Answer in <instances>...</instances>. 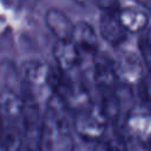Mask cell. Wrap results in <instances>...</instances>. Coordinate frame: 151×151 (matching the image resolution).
<instances>
[{"instance_id": "30bf717a", "label": "cell", "mask_w": 151, "mask_h": 151, "mask_svg": "<svg viewBox=\"0 0 151 151\" xmlns=\"http://www.w3.org/2000/svg\"><path fill=\"white\" fill-rule=\"evenodd\" d=\"M118 17L124 28L130 34H140L150 27V17L143 8L137 7H120Z\"/></svg>"}, {"instance_id": "8992f818", "label": "cell", "mask_w": 151, "mask_h": 151, "mask_svg": "<svg viewBox=\"0 0 151 151\" xmlns=\"http://www.w3.org/2000/svg\"><path fill=\"white\" fill-rule=\"evenodd\" d=\"M91 77L93 83L101 91L117 87L119 81L116 73V60L97 52L92 55Z\"/></svg>"}, {"instance_id": "5bb4252c", "label": "cell", "mask_w": 151, "mask_h": 151, "mask_svg": "<svg viewBox=\"0 0 151 151\" xmlns=\"http://www.w3.org/2000/svg\"><path fill=\"white\" fill-rule=\"evenodd\" d=\"M140 88V96L143 98V103L151 109V74L149 78H145L144 81L138 86Z\"/></svg>"}, {"instance_id": "52a82bcc", "label": "cell", "mask_w": 151, "mask_h": 151, "mask_svg": "<svg viewBox=\"0 0 151 151\" xmlns=\"http://www.w3.org/2000/svg\"><path fill=\"white\" fill-rule=\"evenodd\" d=\"M99 35L111 46L118 47L127 39V31L122 25L118 11H103L99 17Z\"/></svg>"}, {"instance_id": "ba28073f", "label": "cell", "mask_w": 151, "mask_h": 151, "mask_svg": "<svg viewBox=\"0 0 151 151\" xmlns=\"http://www.w3.org/2000/svg\"><path fill=\"white\" fill-rule=\"evenodd\" d=\"M81 51L72 40H57L53 46V58L60 71L68 73L81 61Z\"/></svg>"}, {"instance_id": "44dd1931", "label": "cell", "mask_w": 151, "mask_h": 151, "mask_svg": "<svg viewBox=\"0 0 151 151\" xmlns=\"http://www.w3.org/2000/svg\"><path fill=\"white\" fill-rule=\"evenodd\" d=\"M0 151H7L4 142H2V138H1V134H0Z\"/></svg>"}, {"instance_id": "9c48e42d", "label": "cell", "mask_w": 151, "mask_h": 151, "mask_svg": "<svg viewBox=\"0 0 151 151\" xmlns=\"http://www.w3.org/2000/svg\"><path fill=\"white\" fill-rule=\"evenodd\" d=\"M45 22L57 40H72L76 24L61 9L48 8L45 13Z\"/></svg>"}, {"instance_id": "5b68a950", "label": "cell", "mask_w": 151, "mask_h": 151, "mask_svg": "<svg viewBox=\"0 0 151 151\" xmlns=\"http://www.w3.org/2000/svg\"><path fill=\"white\" fill-rule=\"evenodd\" d=\"M123 126L129 138L144 143L151 138V109L144 103L132 105L125 114Z\"/></svg>"}, {"instance_id": "6da1fadb", "label": "cell", "mask_w": 151, "mask_h": 151, "mask_svg": "<svg viewBox=\"0 0 151 151\" xmlns=\"http://www.w3.org/2000/svg\"><path fill=\"white\" fill-rule=\"evenodd\" d=\"M65 107L64 100L58 94H53L46 103L42 118V146L45 151H66L73 146Z\"/></svg>"}, {"instance_id": "4fadbf2b", "label": "cell", "mask_w": 151, "mask_h": 151, "mask_svg": "<svg viewBox=\"0 0 151 151\" xmlns=\"http://www.w3.org/2000/svg\"><path fill=\"white\" fill-rule=\"evenodd\" d=\"M20 151H45L42 146V136L38 132L24 133Z\"/></svg>"}, {"instance_id": "ac0fdd59", "label": "cell", "mask_w": 151, "mask_h": 151, "mask_svg": "<svg viewBox=\"0 0 151 151\" xmlns=\"http://www.w3.org/2000/svg\"><path fill=\"white\" fill-rule=\"evenodd\" d=\"M140 8L145 9L147 13H151V0H133Z\"/></svg>"}, {"instance_id": "9a60e30c", "label": "cell", "mask_w": 151, "mask_h": 151, "mask_svg": "<svg viewBox=\"0 0 151 151\" xmlns=\"http://www.w3.org/2000/svg\"><path fill=\"white\" fill-rule=\"evenodd\" d=\"M93 5L103 11H119L120 0H94Z\"/></svg>"}, {"instance_id": "d6986e66", "label": "cell", "mask_w": 151, "mask_h": 151, "mask_svg": "<svg viewBox=\"0 0 151 151\" xmlns=\"http://www.w3.org/2000/svg\"><path fill=\"white\" fill-rule=\"evenodd\" d=\"M74 2H77L79 6H83V7H86V6H90V5H93V1L94 0H73Z\"/></svg>"}, {"instance_id": "7a4b0ae2", "label": "cell", "mask_w": 151, "mask_h": 151, "mask_svg": "<svg viewBox=\"0 0 151 151\" xmlns=\"http://www.w3.org/2000/svg\"><path fill=\"white\" fill-rule=\"evenodd\" d=\"M20 76L28 88V94L37 101L45 100L47 103L54 94L57 71L48 64L40 60H28L22 64Z\"/></svg>"}, {"instance_id": "e0dca14e", "label": "cell", "mask_w": 151, "mask_h": 151, "mask_svg": "<svg viewBox=\"0 0 151 151\" xmlns=\"http://www.w3.org/2000/svg\"><path fill=\"white\" fill-rule=\"evenodd\" d=\"M94 151H112L109 139H100L94 143Z\"/></svg>"}, {"instance_id": "3957f363", "label": "cell", "mask_w": 151, "mask_h": 151, "mask_svg": "<svg viewBox=\"0 0 151 151\" xmlns=\"http://www.w3.org/2000/svg\"><path fill=\"white\" fill-rule=\"evenodd\" d=\"M116 60V73L119 84L138 87L146 78V66L139 51H123Z\"/></svg>"}, {"instance_id": "2e32d148", "label": "cell", "mask_w": 151, "mask_h": 151, "mask_svg": "<svg viewBox=\"0 0 151 151\" xmlns=\"http://www.w3.org/2000/svg\"><path fill=\"white\" fill-rule=\"evenodd\" d=\"M70 151H94V143L86 142V140H80L77 144H73L72 149Z\"/></svg>"}, {"instance_id": "277c9868", "label": "cell", "mask_w": 151, "mask_h": 151, "mask_svg": "<svg viewBox=\"0 0 151 151\" xmlns=\"http://www.w3.org/2000/svg\"><path fill=\"white\" fill-rule=\"evenodd\" d=\"M109 124L110 122L101 112L99 106L93 105L92 107L78 113L74 122V127L80 139L96 143L103 139Z\"/></svg>"}, {"instance_id": "8fae6325", "label": "cell", "mask_w": 151, "mask_h": 151, "mask_svg": "<svg viewBox=\"0 0 151 151\" xmlns=\"http://www.w3.org/2000/svg\"><path fill=\"white\" fill-rule=\"evenodd\" d=\"M72 41L83 53L94 55L98 52L99 38L94 27L87 21H78L74 25Z\"/></svg>"}, {"instance_id": "ffe728a7", "label": "cell", "mask_w": 151, "mask_h": 151, "mask_svg": "<svg viewBox=\"0 0 151 151\" xmlns=\"http://www.w3.org/2000/svg\"><path fill=\"white\" fill-rule=\"evenodd\" d=\"M140 145L144 147V150H145V151H151V138H149L147 140H145V142H144V143H142Z\"/></svg>"}, {"instance_id": "7c38bea8", "label": "cell", "mask_w": 151, "mask_h": 151, "mask_svg": "<svg viewBox=\"0 0 151 151\" xmlns=\"http://www.w3.org/2000/svg\"><path fill=\"white\" fill-rule=\"evenodd\" d=\"M137 50L139 51L149 74H151V26L139 34L137 41Z\"/></svg>"}]
</instances>
